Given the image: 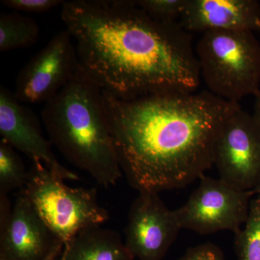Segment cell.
<instances>
[{
  "label": "cell",
  "instance_id": "obj_1",
  "mask_svg": "<svg viewBox=\"0 0 260 260\" xmlns=\"http://www.w3.org/2000/svg\"><path fill=\"white\" fill-rule=\"evenodd\" d=\"M61 17L80 68L102 91L133 100L199 87L191 36L179 22L157 21L130 0L67 1Z\"/></svg>",
  "mask_w": 260,
  "mask_h": 260
},
{
  "label": "cell",
  "instance_id": "obj_2",
  "mask_svg": "<svg viewBox=\"0 0 260 260\" xmlns=\"http://www.w3.org/2000/svg\"><path fill=\"white\" fill-rule=\"evenodd\" d=\"M123 174L138 192L181 189L214 164L220 128L241 107L207 91L121 100L102 91Z\"/></svg>",
  "mask_w": 260,
  "mask_h": 260
},
{
  "label": "cell",
  "instance_id": "obj_3",
  "mask_svg": "<svg viewBox=\"0 0 260 260\" xmlns=\"http://www.w3.org/2000/svg\"><path fill=\"white\" fill-rule=\"evenodd\" d=\"M43 122L51 144L99 185L114 186L123 173L108 125L102 90L79 64L73 78L46 103Z\"/></svg>",
  "mask_w": 260,
  "mask_h": 260
},
{
  "label": "cell",
  "instance_id": "obj_4",
  "mask_svg": "<svg viewBox=\"0 0 260 260\" xmlns=\"http://www.w3.org/2000/svg\"><path fill=\"white\" fill-rule=\"evenodd\" d=\"M200 74L208 91L239 103L260 93V44L249 30H209L197 45Z\"/></svg>",
  "mask_w": 260,
  "mask_h": 260
},
{
  "label": "cell",
  "instance_id": "obj_5",
  "mask_svg": "<svg viewBox=\"0 0 260 260\" xmlns=\"http://www.w3.org/2000/svg\"><path fill=\"white\" fill-rule=\"evenodd\" d=\"M21 191L64 246L85 229L100 226L109 219L107 210L98 203L95 188L67 185L39 161H32Z\"/></svg>",
  "mask_w": 260,
  "mask_h": 260
},
{
  "label": "cell",
  "instance_id": "obj_6",
  "mask_svg": "<svg viewBox=\"0 0 260 260\" xmlns=\"http://www.w3.org/2000/svg\"><path fill=\"white\" fill-rule=\"evenodd\" d=\"M254 191L235 189L221 179L203 176L187 201L174 210L181 229L200 235L240 232L248 215Z\"/></svg>",
  "mask_w": 260,
  "mask_h": 260
},
{
  "label": "cell",
  "instance_id": "obj_7",
  "mask_svg": "<svg viewBox=\"0 0 260 260\" xmlns=\"http://www.w3.org/2000/svg\"><path fill=\"white\" fill-rule=\"evenodd\" d=\"M220 179L242 191H254L260 181V129L253 114L242 107L232 113L219 131L214 164Z\"/></svg>",
  "mask_w": 260,
  "mask_h": 260
},
{
  "label": "cell",
  "instance_id": "obj_8",
  "mask_svg": "<svg viewBox=\"0 0 260 260\" xmlns=\"http://www.w3.org/2000/svg\"><path fill=\"white\" fill-rule=\"evenodd\" d=\"M73 38L58 32L19 73L14 95L23 104L47 103L55 96L79 68Z\"/></svg>",
  "mask_w": 260,
  "mask_h": 260
},
{
  "label": "cell",
  "instance_id": "obj_9",
  "mask_svg": "<svg viewBox=\"0 0 260 260\" xmlns=\"http://www.w3.org/2000/svg\"><path fill=\"white\" fill-rule=\"evenodd\" d=\"M181 229L158 193L140 192L129 208L124 244L134 258L162 260Z\"/></svg>",
  "mask_w": 260,
  "mask_h": 260
},
{
  "label": "cell",
  "instance_id": "obj_10",
  "mask_svg": "<svg viewBox=\"0 0 260 260\" xmlns=\"http://www.w3.org/2000/svg\"><path fill=\"white\" fill-rule=\"evenodd\" d=\"M19 102L14 93L0 87V135L15 150L39 161L63 180L78 181L76 174L58 161L50 140L42 134L40 122L31 109Z\"/></svg>",
  "mask_w": 260,
  "mask_h": 260
},
{
  "label": "cell",
  "instance_id": "obj_11",
  "mask_svg": "<svg viewBox=\"0 0 260 260\" xmlns=\"http://www.w3.org/2000/svg\"><path fill=\"white\" fill-rule=\"evenodd\" d=\"M63 246L20 191L8 223L0 229V256L8 260H44Z\"/></svg>",
  "mask_w": 260,
  "mask_h": 260
},
{
  "label": "cell",
  "instance_id": "obj_12",
  "mask_svg": "<svg viewBox=\"0 0 260 260\" xmlns=\"http://www.w3.org/2000/svg\"><path fill=\"white\" fill-rule=\"evenodd\" d=\"M186 31H260V4L256 0H186L179 20Z\"/></svg>",
  "mask_w": 260,
  "mask_h": 260
},
{
  "label": "cell",
  "instance_id": "obj_13",
  "mask_svg": "<svg viewBox=\"0 0 260 260\" xmlns=\"http://www.w3.org/2000/svg\"><path fill=\"white\" fill-rule=\"evenodd\" d=\"M121 236L112 229L95 226L78 234L63 247L58 260H134Z\"/></svg>",
  "mask_w": 260,
  "mask_h": 260
},
{
  "label": "cell",
  "instance_id": "obj_14",
  "mask_svg": "<svg viewBox=\"0 0 260 260\" xmlns=\"http://www.w3.org/2000/svg\"><path fill=\"white\" fill-rule=\"evenodd\" d=\"M40 30L31 17L18 12L0 15V51L28 48L39 40Z\"/></svg>",
  "mask_w": 260,
  "mask_h": 260
},
{
  "label": "cell",
  "instance_id": "obj_15",
  "mask_svg": "<svg viewBox=\"0 0 260 260\" xmlns=\"http://www.w3.org/2000/svg\"><path fill=\"white\" fill-rule=\"evenodd\" d=\"M238 260H260V195L251 200L244 228L235 234Z\"/></svg>",
  "mask_w": 260,
  "mask_h": 260
},
{
  "label": "cell",
  "instance_id": "obj_16",
  "mask_svg": "<svg viewBox=\"0 0 260 260\" xmlns=\"http://www.w3.org/2000/svg\"><path fill=\"white\" fill-rule=\"evenodd\" d=\"M28 178L23 160L10 144L0 141V192L23 189Z\"/></svg>",
  "mask_w": 260,
  "mask_h": 260
},
{
  "label": "cell",
  "instance_id": "obj_17",
  "mask_svg": "<svg viewBox=\"0 0 260 260\" xmlns=\"http://www.w3.org/2000/svg\"><path fill=\"white\" fill-rule=\"evenodd\" d=\"M136 5L149 16L161 23H176L180 18L186 0H138Z\"/></svg>",
  "mask_w": 260,
  "mask_h": 260
},
{
  "label": "cell",
  "instance_id": "obj_18",
  "mask_svg": "<svg viewBox=\"0 0 260 260\" xmlns=\"http://www.w3.org/2000/svg\"><path fill=\"white\" fill-rule=\"evenodd\" d=\"M61 0H3L2 4L15 12L28 13H42L62 6Z\"/></svg>",
  "mask_w": 260,
  "mask_h": 260
},
{
  "label": "cell",
  "instance_id": "obj_19",
  "mask_svg": "<svg viewBox=\"0 0 260 260\" xmlns=\"http://www.w3.org/2000/svg\"><path fill=\"white\" fill-rule=\"evenodd\" d=\"M179 260H226L221 249L208 242L188 249Z\"/></svg>",
  "mask_w": 260,
  "mask_h": 260
},
{
  "label": "cell",
  "instance_id": "obj_20",
  "mask_svg": "<svg viewBox=\"0 0 260 260\" xmlns=\"http://www.w3.org/2000/svg\"><path fill=\"white\" fill-rule=\"evenodd\" d=\"M13 205L10 203L8 194L0 192V229L8 223L11 215Z\"/></svg>",
  "mask_w": 260,
  "mask_h": 260
},
{
  "label": "cell",
  "instance_id": "obj_21",
  "mask_svg": "<svg viewBox=\"0 0 260 260\" xmlns=\"http://www.w3.org/2000/svg\"><path fill=\"white\" fill-rule=\"evenodd\" d=\"M255 104H254V112L253 114L254 118H255L256 122H257L258 125H259L260 129V93L258 94L255 97ZM254 194L256 195H260V181L259 184L254 190Z\"/></svg>",
  "mask_w": 260,
  "mask_h": 260
},
{
  "label": "cell",
  "instance_id": "obj_22",
  "mask_svg": "<svg viewBox=\"0 0 260 260\" xmlns=\"http://www.w3.org/2000/svg\"><path fill=\"white\" fill-rule=\"evenodd\" d=\"M64 247V246H63ZM63 247L59 248V249H56L54 252L51 253L50 255L48 256L47 259L44 260H58L59 256L61 255V252H62Z\"/></svg>",
  "mask_w": 260,
  "mask_h": 260
},
{
  "label": "cell",
  "instance_id": "obj_23",
  "mask_svg": "<svg viewBox=\"0 0 260 260\" xmlns=\"http://www.w3.org/2000/svg\"><path fill=\"white\" fill-rule=\"evenodd\" d=\"M0 260H8V259H7L6 258L4 257V256H0Z\"/></svg>",
  "mask_w": 260,
  "mask_h": 260
}]
</instances>
